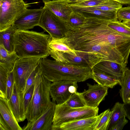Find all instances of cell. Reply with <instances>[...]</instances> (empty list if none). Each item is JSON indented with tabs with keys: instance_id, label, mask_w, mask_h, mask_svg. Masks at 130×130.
<instances>
[{
	"instance_id": "cell-40",
	"label": "cell",
	"mask_w": 130,
	"mask_h": 130,
	"mask_svg": "<svg viewBox=\"0 0 130 130\" xmlns=\"http://www.w3.org/2000/svg\"><path fill=\"white\" fill-rule=\"evenodd\" d=\"M122 23L126 26L130 28V20L123 21Z\"/></svg>"
},
{
	"instance_id": "cell-8",
	"label": "cell",
	"mask_w": 130,
	"mask_h": 130,
	"mask_svg": "<svg viewBox=\"0 0 130 130\" xmlns=\"http://www.w3.org/2000/svg\"><path fill=\"white\" fill-rule=\"evenodd\" d=\"M77 82L62 80L51 83L50 93L52 101L57 104L65 103L73 93L77 92Z\"/></svg>"
},
{
	"instance_id": "cell-26",
	"label": "cell",
	"mask_w": 130,
	"mask_h": 130,
	"mask_svg": "<svg viewBox=\"0 0 130 130\" xmlns=\"http://www.w3.org/2000/svg\"><path fill=\"white\" fill-rule=\"evenodd\" d=\"M122 7V4L115 0H107L99 5L91 7L104 11H117Z\"/></svg>"
},
{
	"instance_id": "cell-7",
	"label": "cell",
	"mask_w": 130,
	"mask_h": 130,
	"mask_svg": "<svg viewBox=\"0 0 130 130\" xmlns=\"http://www.w3.org/2000/svg\"><path fill=\"white\" fill-rule=\"evenodd\" d=\"M44 8L38 26L49 34L52 38L64 37L70 30L66 22L51 11Z\"/></svg>"
},
{
	"instance_id": "cell-32",
	"label": "cell",
	"mask_w": 130,
	"mask_h": 130,
	"mask_svg": "<svg viewBox=\"0 0 130 130\" xmlns=\"http://www.w3.org/2000/svg\"><path fill=\"white\" fill-rule=\"evenodd\" d=\"M34 85H32L24 95L23 109L24 115L26 117L28 106L32 99L34 92Z\"/></svg>"
},
{
	"instance_id": "cell-29",
	"label": "cell",
	"mask_w": 130,
	"mask_h": 130,
	"mask_svg": "<svg viewBox=\"0 0 130 130\" xmlns=\"http://www.w3.org/2000/svg\"><path fill=\"white\" fill-rule=\"evenodd\" d=\"M64 103L68 106L72 108H79L86 106L78 92H77L72 94Z\"/></svg>"
},
{
	"instance_id": "cell-14",
	"label": "cell",
	"mask_w": 130,
	"mask_h": 130,
	"mask_svg": "<svg viewBox=\"0 0 130 130\" xmlns=\"http://www.w3.org/2000/svg\"><path fill=\"white\" fill-rule=\"evenodd\" d=\"M69 5L73 11H78L82 13L86 17L96 18L110 21L118 20L117 15V11H106L91 7Z\"/></svg>"
},
{
	"instance_id": "cell-37",
	"label": "cell",
	"mask_w": 130,
	"mask_h": 130,
	"mask_svg": "<svg viewBox=\"0 0 130 130\" xmlns=\"http://www.w3.org/2000/svg\"><path fill=\"white\" fill-rule=\"evenodd\" d=\"M124 107L127 113L126 117L130 120V102L124 104Z\"/></svg>"
},
{
	"instance_id": "cell-5",
	"label": "cell",
	"mask_w": 130,
	"mask_h": 130,
	"mask_svg": "<svg viewBox=\"0 0 130 130\" xmlns=\"http://www.w3.org/2000/svg\"><path fill=\"white\" fill-rule=\"evenodd\" d=\"M30 6L23 0H0V32L13 25Z\"/></svg>"
},
{
	"instance_id": "cell-3",
	"label": "cell",
	"mask_w": 130,
	"mask_h": 130,
	"mask_svg": "<svg viewBox=\"0 0 130 130\" xmlns=\"http://www.w3.org/2000/svg\"><path fill=\"white\" fill-rule=\"evenodd\" d=\"M51 83L43 76L40 68L36 76L33 94L26 115L28 122L36 120L50 104L52 102L50 93Z\"/></svg>"
},
{
	"instance_id": "cell-24",
	"label": "cell",
	"mask_w": 130,
	"mask_h": 130,
	"mask_svg": "<svg viewBox=\"0 0 130 130\" xmlns=\"http://www.w3.org/2000/svg\"><path fill=\"white\" fill-rule=\"evenodd\" d=\"M113 111L107 130H111L118 121L121 118L127 116L124 104L119 102L116 103L111 110Z\"/></svg>"
},
{
	"instance_id": "cell-39",
	"label": "cell",
	"mask_w": 130,
	"mask_h": 130,
	"mask_svg": "<svg viewBox=\"0 0 130 130\" xmlns=\"http://www.w3.org/2000/svg\"><path fill=\"white\" fill-rule=\"evenodd\" d=\"M69 2V4H72L76 3L85 1L89 0H66Z\"/></svg>"
},
{
	"instance_id": "cell-36",
	"label": "cell",
	"mask_w": 130,
	"mask_h": 130,
	"mask_svg": "<svg viewBox=\"0 0 130 130\" xmlns=\"http://www.w3.org/2000/svg\"><path fill=\"white\" fill-rule=\"evenodd\" d=\"M0 130H11L1 115L0 116Z\"/></svg>"
},
{
	"instance_id": "cell-6",
	"label": "cell",
	"mask_w": 130,
	"mask_h": 130,
	"mask_svg": "<svg viewBox=\"0 0 130 130\" xmlns=\"http://www.w3.org/2000/svg\"><path fill=\"white\" fill-rule=\"evenodd\" d=\"M42 58L34 57L19 58L17 59L13 71L14 83L19 92L23 94L28 78Z\"/></svg>"
},
{
	"instance_id": "cell-17",
	"label": "cell",
	"mask_w": 130,
	"mask_h": 130,
	"mask_svg": "<svg viewBox=\"0 0 130 130\" xmlns=\"http://www.w3.org/2000/svg\"><path fill=\"white\" fill-rule=\"evenodd\" d=\"M96 117L78 119L61 124L58 130H93V126L98 118Z\"/></svg>"
},
{
	"instance_id": "cell-23",
	"label": "cell",
	"mask_w": 130,
	"mask_h": 130,
	"mask_svg": "<svg viewBox=\"0 0 130 130\" xmlns=\"http://www.w3.org/2000/svg\"><path fill=\"white\" fill-rule=\"evenodd\" d=\"M86 17L81 13L73 11L66 22L69 30L80 28L84 24Z\"/></svg>"
},
{
	"instance_id": "cell-1",
	"label": "cell",
	"mask_w": 130,
	"mask_h": 130,
	"mask_svg": "<svg viewBox=\"0 0 130 130\" xmlns=\"http://www.w3.org/2000/svg\"><path fill=\"white\" fill-rule=\"evenodd\" d=\"M51 39L44 32L17 30L13 36L14 51L19 58H47L50 55L49 44Z\"/></svg>"
},
{
	"instance_id": "cell-22",
	"label": "cell",
	"mask_w": 130,
	"mask_h": 130,
	"mask_svg": "<svg viewBox=\"0 0 130 130\" xmlns=\"http://www.w3.org/2000/svg\"><path fill=\"white\" fill-rule=\"evenodd\" d=\"M113 111L108 109L98 115L93 130H107Z\"/></svg>"
},
{
	"instance_id": "cell-9",
	"label": "cell",
	"mask_w": 130,
	"mask_h": 130,
	"mask_svg": "<svg viewBox=\"0 0 130 130\" xmlns=\"http://www.w3.org/2000/svg\"><path fill=\"white\" fill-rule=\"evenodd\" d=\"M88 88L81 93L78 92L86 106L98 107L107 94L108 88L97 83L93 85L87 83Z\"/></svg>"
},
{
	"instance_id": "cell-25",
	"label": "cell",
	"mask_w": 130,
	"mask_h": 130,
	"mask_svg": "<svg viewBox=\"0 0 130 130\" xmlns=\"http://www.w3.org/2000/svg\"><path fill=\"white\" fill-rule=\"evenodd\" d=\"M119 93L123 103L127 102L130 93V69L128 68L125 71L123 83Z\"/></svg>"
},
{
	"instance_id": "cell-15",
	"label": "cell",
	"mask_w": 130,
	"mask_h": 130,
	"mask_svg": "<svg viewBox=\"0 0 130 130\" xmlns=\"http://www.w3.org/2000/svg\"><path fill=\"white\" fill-rule=\"evenodd\" d=\"M8 102L17 121L19 122L24 121L26 118L24 111L23 101L19 96L15 83L11 96Z\"/></svg>"
},
{
	"instance_id": "cell-33",
	"label": "cell",
	"mask_w": 130,
	"mask_h": 130,
	"mask_svg": "<svg viewBox=\"0 0 130 130\" xmlns=\"http://www.w3.org/2000/svg\"><path fill=\"white\" fill-rule=\"evenodd\" d=\"M107 0H89L69 4L70 5L82 7H91L99 5Z\"/></svg>"
},
{
	"instance_id": "cell-30",
	"label": "cell",
	"mask_w": 130,
	"mask_h": 130,
	"mask_svg": "<svg viewBox=\"0 0 130 130\" xmlns=\"http://www.w3.org/2000/svg\"><path fill=\"white\" fill-rule=\"evenodd\" d=\"M14 80L13 71L8 73L6 86V99L9 100L13 92Z\"/></svg>"
},
{
	"instance_id": "cell-34",
	"label": "cell",
	"mask_w": 130,
	"mask_h": 130,
	"mask_svg": "<svg viewBox=\"0 0 130 130\" xmlns=\"http://www.w3.org/2000/svg\"><path fill=\"white\" fill-rule=\"evenodd\" d=\"M39 69L40 67L39 65L31 73L28 78L26 82L25 88L23 92L24 96L31 86L34 84L36 74Z\"/></svg>"
},
{
	"instance_id": "cell-10",
	"label": "cell",
	"mask_w": 130,
	"mask_h": 130,
	"mask_svg": "<svg viewBox=\"0 0 130 130\" xmlns=\"http://www.w3.org/2000/svg\"><path fill=\"white\" fill-rule=\"evenodd\" d=\"M127 64H121L116 62L103 61L99 62L92 68L95 72L104 73L112 76L119 81V85L121 86L123 84Z\"/></svg>"
},
{
	"instance_id": "cell-20",
	"label": "cell",
	"mask_w": 130,
	"mask_h": 130,
	"mask_svg": "<svg viewBox=\"0 0 130 130\" xmlns=\"http://www.w3.org/2000/svg\"><path fill=\"white\" fill-rule=\"evenodd\" d=\"M17 30L13 25L0 32V44H2L9 52L14 51L13 35Z\"/></svg>"
},
{
	"instance_id": "cell-21",
	"label": "cell",
	"mask_w": 130,
	"mask_h": 130,
	"mask_svg": "<svg viewBox=\"0 0 130 130\" xmlns=\"http://www.w3.org/2000/svg\"><path fill=\"white\" fill-rule=\"evenodd\" d=\"M92 71V79L98 84L111 88L119 84V81L113 77L104 73Z\"/></svg>"
},
{
	"instance_id": "cell-31",
	"label": "cell",
	"mask_w": 130,
	"mask_h": 130,
	"mask_svg": "<svg viewBox=\"0 0 130 130\" xmlns=\"http://www.w3.org/2000/svg\"><path fill=\"white\" fill-rule=\"evenodd\" d=\"M117 19L120 21L130 20V6L121 7L117 11Z\"/></svg>"
},
{
	"instance_id": "cell-41",
	"label": "cell",
	"mask_w": 130,
	"mask_h": 130,
	"mask_svg": "<svg viewBox=\"0 0 130 130\" xmlns=\"http://www.w3.org/2000/svg\"><path fill=\"white\" fill-rule=\"evenodd\" d=\"M130 102V93L129 95L128 96V99L127 102V103H129Z\"/></svg>"
},
{
	"instance_id": "cell-4",
	"label": "cell",
	"mask_w": 130,
	"mask_h": 130,
	"mask_svg": "<svg viewBox=\"0 0 130 130\" xmlns=\"http://www.w3.org/2000/svg\"><path fill=\"white\" fill-rule=\"evenodd\" d=\"M98 107L93 108L85 106L72 108L64 103L56 104L51 130H58L62 124L81 119L96 117L98 115Z\"/></svg>"
},
{
	"instance_id": "cell-35",
	"label": "cell",
	"mask_w": 130,
	"mask_h": 130,
	"mask_svg": "<svg viewBox=\"0 0 130 130\" xmlns=\"http://www.w3.org/2000/svg\"><path fill=\"white\" fill-rule=\"evenodd\" d=\"M124 116L120 118L111 130H122L124 126L128 122V121Z\"/></svg>"
},
{
	"instance_id": "cell-16",
	"label": "cell",
	"mask_w": 130,
	"mask_h": 130,
	"mask_svg": "<svg viewBox=\"0 0 130 130\" xmlns=\"http://www.w3.org/2000/svg\"><path fill=\"white\" fill-rule=\"evenodd\" d=\"M49 47L51 57L56 55L67 53L76 56L75 51L68 43L65 37L59 39L52 38Z\"/></svg>"
},
{
	"instance_id": "cell-13",
	"label": "cell",
	"mask_w": 130,
	"mask_h": 130,
	"mask_svg": "<svg viewBox=\"0 0 130 130\" xmlns=\"http://www.w3.org/2000/svg\"><path fill=\"white\" fill-rule=\"evenodd\" d=\"M43 7L51 11L65 22L73 10L66 0H44Z\"/></svg>"
},
{
	"instance_id": "cell-12",
	"label": "cell",
	"mask_w": 130,
	"mask_h": 130,
	"mask_svg": "<svg viewBox=\"0 0 130 130\" xmlns=\"http://www.w3.org/2000/svg\"><path fill=\"white\" fill-rule=\"evenodd\" d=\"M52 101L44 113L36 120L28 122L22 128L23 130H51L55 106Z\"/></svg>"
},
{
	"instance_id": "cell-2",
	"label": "cell",
	"mask_w": 130,
	"mask_h": 130,
	"mask_svg": "<svg viewBox=\"0 0 130 130\" xmlns=\"http://www.w3.org/2000/svg\"><path fill=\"white\" fill-rule=\"evenodd\" d=\"M43 76L51 82L67 80L77 82L92 79V69L89 67L64 63L42 58L39 64Z\"/></svg>"
},
{
	"instance_id": "cell-18",
	"label": "cell",
	"mask_w": 130,
	"mask_h": 130,
	"mask_svg": "<svg viewBox=\"0 0 130 130\" xmlns=\"http://www.w3.org/2000/svg\"><path fill=\"white\" fill-rule=\"evenodd\" d=\"M0 112L11 130H22L15 119L6 98H0Z\"/></svg>"
},
{
	"instance_id": "cell-11",
	"label": "cell",
	"mask_w": 130,
	"mask_h": 130,
	"mask_svg": "<svg viewBox=\"0 0 130 130\" xmlns=\"http://www.w3.org/2000/svg\"><path fill=\"white\" fill-rule=\"evenodd\" d=\"M43 7L34 9H27L15 21L13 25L17 30H26L38 26L44 11Z\"/></svg>"
},
{
	"instance_id": "cell-38",
	"label": "cell",
	"mask_w": 130,
	"mask_h": 130,
	"mask_svg": "<svg viewBox=\"0 0 130 130\" xmlns=\"http://www.w3.org/2000/svg\"><path fill=\"white\" fill-rule=\"evenodd\" d=\"M122 4L130 5V0H114Z\"/></svg>"
},
{
	"instance_id": "cell-28",
	"label": "cell",
	"mask_w": 130,
	"mask_h": 130,
	"mask_svg": "<svg viewBox=\"0 0 130 130\" xmlns=\"http://www.w3.org/2000/svg\"><path fill=\"white\" fill-rule=\"evenodd\" d=\"M8 71L0 66V97L6 98V86Z\"/></svg>"
},
{
	"instance_id": "cell-27",
	"label": "cell",
	"mask_w": 130,
	"mask_h": 130,
	"mask_svg": "<svg viewBox=\"0 0 130 130\" xmlns=\"http://www.w3.org/2000/svg\"><path fill=\"white\" fill-rule=\"evenodd\" d=\"M107 26L113 30L121 34L130 37V28L118 20L109 21Z\"/></svg>"
},
{
	"instance_id": "cell-19",
	"label": "cell",
	"mask_w": 130,
	"mask_h": 130,
	"mask_svg": "<svg viewBox=\"0 0 130 130\" xmlns=\"http://www.w3.org/2000/svg\"><path fill=\"white\" fill-rule=\"evenodd\" d=\"M19 57L13 51H8L2 44H0V66L9 72L13 71L15 62Z\"/></svg>"
}]
</instances>
